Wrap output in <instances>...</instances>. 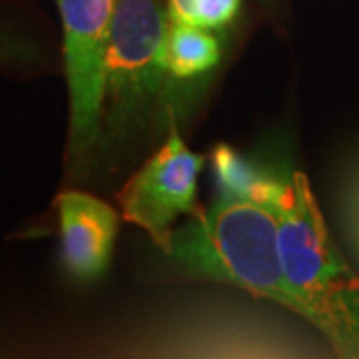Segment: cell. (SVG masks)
Returning a JSON list of instances; mask_svg holds the SVG:
<instances>
[{
	"label": "cell",
	"mask_w": 359,
	"mask_h": 359,
	"mask_svg": "<svg viewBox=\"0 0 359 359\" xmlns=\"http://www.w3.org/2000/svg\"><path fill=\"white\" fill-rule=\"evenodd\" d=\"M283 271L304 320L344 358L359 359V276L341 256L308 178L294 172L278 200Z\"/></svg>",
	"instance_id": "obj_2"
},
{
	"label": "cell",
	"mask_w": 359,
	"mask_h": 359,
	"mask_svg": "<svg viewBox=\"0 0 359 359\" xmlns=\"http://www.w3.org/2000/svg\"><path fill=\"white\" fill-rule=\"evenodd\" d=\"M212 166L218 182V192L244 196L269 205L278 204L283 180L262 170L250 160L236 154L230 146L222 144L212 154Z\"/></svg>",
	"instance_id": "obj_7"
},
{
	"label": "cell",
	"mask_w": 359,
	"mask_h": 359,
	"mask_svg": "<svg viewBox=\"0 0 359 359\" xmlns=\"http://www.w3.org/2000/svg\"><path fill=\"white\" fill-rule=\"evenodd\" d=\"M118 0H58L68 84V160L84 164L100 142L106 56Z\"/></svg>",
	"instance_id": "obj_4"
},
{
	"label": "cell",
	"mask_w": 359,
	"mask_h": 359,
	"mask_svg": "<svg viewBox=\"0 0 359 359\" xmlns=\"http://www.w3.org/2000/svg\"><path fill=\"white\" fill-rule=\"evenodd\" d=\"M60 226V256L66 273L76 282L90 283L102 278L110 266L120 216L104 200L78 190L56 198Z\"/></svg>",
	"instance_id": "obj_6"
},
{
	"label": "cell",
	"mask_w": 359,
	"mask_h": 359,
	"mask_svg": "<svg viewBox=\"0 0 359 359\" xmlns=\"http://www.w3.org/2000/svg\"><path fill=\"white\" fill-rule=\"evenodd\" d=\"M28 52H30L28 46L0 32V62H16L28 56Z\"/></svg>",
	"instance_id": "obj_11"
},
{
	"label": "cell",
	"mask_w": 359,
	"mask_h": 359,
	"mask_svg": "<svg viewBox=\"0 0 359 359\" xmlns=\"http://www.w3.org/2000/svg\"><path fill=\"white\" fill-rule=\"evenodd\" d=\"M242 0H194L192 22L204 28H222L230 22Z\"/></svg>",
	"instance_id": "obj_9"
},
{
	"label": "cell",
	"mask_w": 359,
	"mask_h": 359,
	"mask_svg": "<svg viewBox=\"0 0 359 359\" xmlns=\"http://www.w3.org/2000/svg\"><path fill=\"white\" fill-rule=\"evenodd\" d=\"M168 28L170 13L160 0H118L106 56L102 134L108 142L128 136L172 76L166 58Z\"/></svg>",
	"instance_id": "obj_3"
},
{
	"label": "cell",
	"mask_w": 359,
	"mask_h": 359,
	"mask_svg": "<svg viewBox=\"0 0 359 359\" xmlns=\"http://www.w3.org/2000/svg\"><path fill=\"white\" fill-rule=\"evenodd\" d=\"M166 58L172 76L190 80L205 74L218 65L219 44L204 26L194 22H170Z\"/></svg>",
	"instance_id": "obj_8"
},
{
	"label": "cell",
	"mask_w": 359,
	"mask_h": 359,
	"mask_svg": "<svg viewBox=\"0 0 359 359\" xmlns=\"http://www.w3.org/2000/svg\"><path fill=\"white\" fill-rule=\"evenodd\" d=\"M202 168L204 156L192 152L178 126L172 124L164 144L118 194L124 219L146 231L162 254L170 250L178 219L198 210L196 200Z\"/></svg>",
	"instance_id": "obj_5"
},
{
	"label": "cell",
	"mask_w": 359,
	"mask_h": 359,
	"mask_svg": "<svg viewBox=\"0 0 359 359\" xmlns=\"http://www.w3.org/2000/svg\"><path fill=\"white\" fill-rule=\"evenodd\" d=\"M194 0H168L170 22H192Z\"/></svg>",
	"instance_id": "obj_12"
},
{
	"label": "cell",
	"mask_w": 359,
	"mask_h": 359,
	"mask_svg": "<svg viewBox=\"0 0 359 359\" xmlns=\"http://www.w3.org/2000/svg\"><path fill=\"white\" fill-rule=\"evenodd\" d=\"M344 216L351 242L359 252V162L349 172L344 186Z\"/></svg>",
	"instance_id": "obj_10"
},
{
	"label": "cell",
	"mask_w": 359,
	"mask_h": 359,
	"mask_svg": "<svg viewBox=\"0 0 359 359\" xmlns=\"http://www.w3.org/2000/svg\"><path fill=\"white\" fill-rule=\"evenodd\" d=\"M164 256L180 278L226 283L299 311L283 271L276 205L219 192L174 230Z\"/></svg>",
	"instance_id": "obj_1"
}]
</instances>
